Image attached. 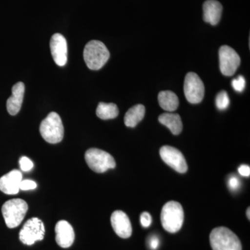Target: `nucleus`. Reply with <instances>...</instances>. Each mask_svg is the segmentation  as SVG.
Segmentation results:
<instances>
[{"label": "nucleus", "instance_id": "nucleus-3", "mask_svg": "<svg viewBox=\"0 0 250 250\" xmlns=\"http://www.w3.org/2000/svg\"><path fill=\"white\" fill-rule=\"evenodd\" d=\"M213 250H242L241 242L229 229L220 227L213 229L210 234Z\"/></svg>", "mask_w": 250, "mask_h": 250}, {"label": "nucleus", "instance_id": "nucleus-6", "mask_svg": "<svg viewBox=\"0 0 250 250\" xmlns=\"http://www.w3.org/2000/svg\"><path fill=\"white\" fill-rule=\"evenodd\" d=\"M85 160L88 167L98 173L115 168L116 166L114 158L111 154L97 148H90L86 151Z\"/></svg>", "mask_w": 250, "mask_h": 250}, {"label": "nucleus", "instance_id": "nucleus-17", "mask_svg": "<svg viewBox=\"0 0 250 250\" xmlns=\"http://www.w3.org/2000/svg\"><path fill=\"white\" fill-rule=\"evenodd\" d=\"M159 121L161 124L167 126L174 135L180 134L183 129L182 119L177 113H163L159 117Z\"/></svg>", "mask_w": 250, "mask_h": 250}, {"label": "nucleus", "instance_id": "nucleus-29", "mask_svg": "<svg viewBox=\"0 0 250 250\" xmlns=\"http://www.w3.org/2000/svg\"><path fill=\"white\" fill-rule=\"evenodd\" d=\"M250 207L249 208H248V210H247V216H248V219H250Z\"/></svg>", "mask_w": 250, "mask_h": 250}, {"label": "nucleus", "instance_id": "nucleus-14", "mask_svg": "<svg viewBox=\"0 0 250 250\" xmlns=\"http://www.w3.org/2000/svg\"><path fill=\"white\" fill-rule=\"evenodd\" d=\"M22 174L18 170H11L0 178V190L6 195H16L20 191Z\"/></svg>", "mask_w": 250, "mask_h": 250}, {"label": "nucleus", "instance_id": "nucleus-1", "mask_svg": "<svg viewBox=\"0 0 250 250\" xmlns=\"http://www.w3.org/2000/svg\"><path fill=\"white\" fill-rule=\"evenodd\" d=\"M109 57V51L101 41H91L85 46L83 59L90 70H100L106 63Z\"/></svg>", "mask_w": 250, "mask_h": 250}, {"label": "nucleus", "instance_id": "nucleus-13", "mask_svg": "<svg viewBox=\"0 0 250 250\" xmlns=\"http://www.w3.org/2000/svg\"><path fill=\"white\" fill-rule=\"evenodd\" d=\"M56 242L62 248H68L75 241V231L72 225L65 220H60L55 227Z\"/></svg>", "mask_w": 250, "mask_h": 250}, {"label": "nucleus", "instance_id": "nucleus-25", "mask_svg": "<svg viewBox=\"0 0 250 250\" xmlns=\"http://www.w3.org/2000/svg\"><path fill=\"white\" fill-rule=\"evenodd\" d=\"M36 187H37V185H36L35 182L26 179V180H22V182H21V184H20V190H34V189L36 188Z\"/></svg>", "mask_w": 250, "mask_h": 250}, {"label": "nucleus", "instance_id": "nucleus-16", "mask_svg": "<svg viewBox=\"0 0 250 250\" xmlns=\"http://www.w3.org/2000/svg\"><path fill=\"white\" fill-rule=\"evenodd\" d=\"M223 6L216 0H207L203 4V18L206 22L216 25L220 22Z\"/></svg>", "mask_w": 250, "mask_h": 250}, {"label": "nucleus", "instance_id": "nucleus-11", "mask_svg": "<svg viewBox=\"0 0 250 250\" xmlns=\"http://www.w3.org/2000/svg\"><path fill=\"white\" fill-rule=\"evenodd\" d=\"M50 49L54 62L59 66H64L67 61L66 39L61 34H55L51 38Z\"/></svg>", "mask_w": 250, "mask_h": 250}, {"label": "nucleus", "instance_id": "nucleus-12", "mask_svg": "<svg viewBox=\"0 0 250 250\" xmlns=\"http://www.w3.org/2000/svg\"><path fill=\"white\" fill-rule=\"evenodd\" d=\"M112 228L118 236L128 238L132 234V227L128 215L122 211L116 210L111 217Z\"/></svg>", "mask_w": 250, "mask_h": 250}, {"label": "nucleus", "instance_id": "nucleus-23", "mask_svg": "<svg viewBox=\"0 0 250 250\" xmlns=\"http://www.w3.org/2000/svg\"><path fill=\"white\" fill-rule=\"evenodd\" d=\"M19 163L21 170L24 171V172L30 171L33 168V167H34V164H33L32 161L29 158L26 157V156L21 157L20 159Z\"/></svg>", "mask_w": 250, "mask_h": 250}, {"label": "nucleus", "instance_id": "nucleus-21", "mask_svg": "<svg viewBox=\"0 0 250 250\" xmlns=\"http://www.w3.org/2000/svg\"><path fill=\"white\" fill-rule=\"evenodd\" d=\"M230 100L226 91H221L218 94L215 98V104L217 108L220 111L227 109L229 106Z\"/></svg>", "mask_w": 250, "mask_h": 250}, {"label": "nucleus", "instance_id": "nucleus-9", "mask_svg": "<svg viewBox=\"0 0 250 250\" xmlns=\"http://www.w3.org/2000/svg\"><path fill=\"white\" fill-rule=\"evenodd\" d=\"M220 69L222 74L226 77L234 75L241 64V58L231 47L223 45L219 49Z\"/></svg>", "mask_w": 250, "mask_h": 250}, {"label": "nucleus", "instance_id": "nucleus-8", "mask_svg": "<svg viewBox=\"0 0 250 250\" xmlns=\"http://www.w3.org/2000/svg\"><path fill=\"white\" fill-rule=\"evenodd\" d=\"M184 94L188 103L196 104L201 103L205 96V85L195 72H188L185 77Z\"/></svg>", "mask_w": 250, "mask_h": 250}, {"label": "nucleus", "instance_id": "nucleus-7", "mask_svg": "<svg viewBox=\"0 0 250 250\" xmlns=\"http://www.w3.org/2000/svg\"><path fill=\"white\" fill-rule=\"evenodd\" d=\"M45 229L42 220L38 218L28 220L20 231L19 238L24 245L31 246L36 242L42 241L45 236Z\"/></svg>", "mask_w": 250, "mask_h": 250}, {"label": "nucleus", "instance_id": "nucleus-5", "mask_svg": "<svg viewBox=\"0 0 250 250\" xmlns=\"http://www.w3.org/2000/svg\"><path fill=\"white\" fill-rule=\"evenodd\" d=\"M40 133L46 142L56 144L62 141L64 128L58 113L51 112L46 117L40 125Z\"/></svg>", "mask_w": 250, "mask_h": 250}, {"label": "nucleus", "instance_id": "nucleus-10", "mask_svg": "<svg viewBox=\"0 0 250 250\" xmlns=\"http://www.w3.org/2000/svg\"><path fill=\"white\" fill-rule=\"evenodd\" d=\"M160 155L167 165L179 173H185L188 170L187 161L182 153L171 146H165L161 148Z\"/></svg>", "mask_w": 250, "mask_h": 250}, {"label": "nucleus", "instance_id": "nucleus-22", "mask_svg": "<svg viewBox=\"0 0 250 250\" xmlns=\"http://www.w3.org/2000/svg\"><path fill=\"white\" fill-rule=\"evenodd\" d=\"M246 85V80L243 76H238L236 78L233 79L231 82V85H232L233 89L238 93H241L244 90Z\"/></svg>", "mask_w": 250, "mask_h": 250}, {"label": "nucleus", "instance_id": "nucleus-18", "mask_svg": "<svg viewBox=\"0 0 250 250\" xmlns=\"http://www.w3.org/2000/svg\"><path fill=\"white\" fill-rule=\"evenodd\" d=\"M158 101L163 109L169 112L175 111L179 104L178 97L170 90L160 92L158 95Z\"/></svg>", "mask_w": 250, "mask_h": 250}, {"label": "nucleus", "instance_id": "nucleus-2", "mask_svg": "<svg viewBox=\"0 0 250 250\" xmlns=\"http://www.w3.org/2000/svg\"><path fill=\"white\" fill-rule=\"evenodd\" d=\"M161 220L163 228L166 231L172 233L179 231L184 220L182 206L175 201L167 202L161 210Z\"/></svg>", "mask_w": 250, "mask_h": 250}, {"label": "nucleus", "instance_id": "nucleus-15", "mask_svg": "<svg viewBox=\"0 0 250 250\" xmlns=\"http://www.w3.org/2000/svg\"><path fill=\"white\" fill-rule=\"evenodd\" d=\"M25 86L24 83L20 82L12 87V95L6 102V108L11 116H16L22 107Z\"/></svg>", "mask_w": 250, "mask_h": 250}, {"label": "nucleus", "instance_id": "nucleus-19", "mask_svg": "<svg viewBox=\"0 0 250 250\" xmlns=\"http://www.w3.org/2000/svg\"><path fill=\"white\" fill-rule=\"evenodd\" d=\"M146 114V108L143 104L135 105L129 108L125 116V125L128 127H135L142 121Z\"/></svg>", "mask_w": 250, "mask_h": 250}, {"label": "nucleus", "instance_id": "nucleus-27", "mask_svg": "<svg viewBox=\"0 0 250 250\" xmlns=\"http://www.w3.org/2000/svg\"><path fill=\"white\" fill-rule=\"evenodd\" d=\"M159 244H160V241L159 238L156 236H152L149 238L148 241V246L149 248L152 250H156L159 248Z\"/></svg>", "mask_w": 250, "mask_h": 250}, {"label": "nucleus", "instance_id": "nucleus-26", "mask_svg": "<svg viewBox=\"0 0 250 250\" xmlns=\"http://www.w3.org/2000/svg\"><path fill=\"white\" fill-rule=\"evenodd\" d=\"M152 216L147 212H143L141 215V225L144 228H147L150 226L152 224Z\"/></svg>", "mask_w": 250, "mask_h": 250}, {"label": "nucleus", "instance_id": "nucleus-24", "mask_svg": "<svg viewBox=\"0 0 250 250\" xmlns=\"http://www.w3.org/2000/svg\"><path fill=\"white\" fill-rule=\"evenodd\" d=\"M228 185L230 190H232V191H236L241 188V181L236 176H232L229 179Z\"/></svg>", "mask_w": 250, "mask_h": 250}, {"label": "nucleus", "instance_id": "nucleus-20", "mask_svg": "<svg viewBox=\"0 0 250 250\" xmlns=\"http://www.w3.org/2000/svg\"><path fill=\"white\" fill-rule=\"evenodd\" d=\"M96 114L102 120H110L116 118L119 114V110L116 104L99 103Z\"/></svg>", "mask_w": 250, "mask_h": 250}, {"label": "nucleus", "instance_id": "nucleus-28", "mask_svg": "<svg viewBox=\"0 0 250 250\" xmlns=\"http://www.w3.org/2000/svg\"><path fill=\"white\" fill-rule=\"evenodd\" d=\"M238 172L243 177H250V167L249 166L242 165L238 168Z\"/></svg>", "mask_w": 250, "mask_h": 250}, {"label": "nucleus", "instance_id": "nucleus-4", "mask_svg": "<svg viewBox=\"0 0 250 250\" xmlns=\"http://www.w3.org/2000/svg\"><path fill=\"white\" fill-rule=\"evenodd\" d=\"M27 210V203L22 199H13L5 202L1 207V213L6 226L10 229L17 228L24 220Z\"/></svg>", "mask_w": 250, "mask_h": 250}]
</instances>
